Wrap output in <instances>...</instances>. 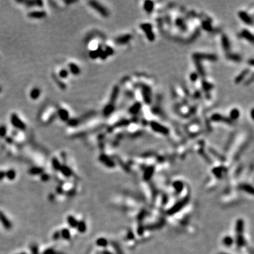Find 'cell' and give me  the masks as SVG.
Instances as JSON below:
<instances>
[{"instance_id":"obj_1","label":"cell","mask_w":254,"mask_h":254,"mask_svg":"<svg viewBox=\"0 0 254 254\" xmlns=\"http://www.w3.org/2000/svg\"><path fill=\"white\" fill-rule=\"evenodd\" d=\"M10 121L13 127H15L16 129L21 130V131H25L26 129V124H25V122L22 121L21 118L19 117V115L16 113H13L11 115Z\"/></svg>"},{"instance_id":"obj_2","label":"cell","mask_w":254,"mask_h":254,"mask_svg":"<svg viewBox=\"0 0 254 254\" xmlns=\"http://www.w3.org/2000/svg\"><path fill=\"white\" fill-rule=\"evenodd\" d=\"M89 4L92 9H95V11H97L100 15L103 16L104 17H107L108 15H109V13H108L107 9H106L103 6L100 4V3H98V1H89Z\"/></svg>"},{"instance_id":"obj_3","label":"cell","mask_w":254,"mask_h":254,"mask_svg":"<svg viewBox=\"0 0 254 254\" xmlns=\"http://www.w3.org/2000/svg\"><path fill=\"white\" fill-rule=\"evenodd\" d=\"M47 13L45 11H33L28 13V16L30 19H42L46 17Z\"/></svg>"},{"instance_id":"obj_4","label":"cell","mask_w":254,"mask_h":254,"mask_svg":"<svg viewBox=\"0 0 254 254\" xmlns=\"http://www.w3.org/2000/svg\"><path fill=\"white\" fill-rule=\"evenodd\" d=\"M194 58L196 60L199 61L200 60H215L216 56L213 54H201V53H196L194 55Z\"/></svg>"},{"instance_id":"obj_5","label":"cell","mask_w":254,"mask_h":254,"mask_svg":"<svg viewBox=\"0 0 254 254\" xmlns=\"http://www.w3.org/2000/svg\"><path fill=\"white\" fill-rule=\"evenodd\" d=\"M0 222H1L4 227L6 229H11L12 227V224L11 223L9 219L6 217V215L4 214V212L0 211Z\"/></svg>"},{"instance_id":"obj_6","label":"cell","mask_w":254,"mask_h":254,"mask_svg":"<svg viewBox=\"0 0 254 254\" xmlns=\"http://www.w3.org/2000/svg\"><path fill=\"white\" fill-rule=\"evenodd\" d=\"M151 127H152V129H153L155 130V131H157V132L161 133H164V134H167V133H168V129H167L166 127H163V126L160 125L158 123H156V122H151Z\"/></svg>"},{"instance_id":"obj_7","label":"cell","mask_w":254,"mask_h":254,"mask_svg":"<svg viewBox=\"0 0 254 254\" xmlns=\"http://www.w3.org/2000/svg\"><path fill=\"white\" fill-rule=\"evenodd\" d=\"M58 116L63 121H67L69 119V113L68 110L64 108H60L58 109Z\"/></svg>"},{"instance_id":"obj_8","label":"cell","mask_w":254,"mask_h":254,"mask_svg":"<svg viewBox=\"0 0 254 254\" xmlns=\"http://www.w3.org/2000/svg\"><path fill=\"white\" fill-rule=\"evenodd\" d=\"M141 27L143 28V31H145V33H146L147 37L149 38L150 40H153V39H154V35H153V33L152 32V28H151V25L149 24H143L141 25Z\"/></svg>"},{"instance_id":"obj_9","label":"cell","mask_w":254,"mask_h":254,"mask_svg":"<svg viewBox=\"0 0 254 254\" xmlns=\"http://www.w3.org/2000/svg\"><path fill=\"white\" fill-rule=\"evenodd\" d=\"M69 69L70 72L74 76H78L80 74V69L77 64L75 63H69Z\"/></svg>"},{"instance_id":"obj_10","label":"cell","mask_w":254,"mask_h":254,"mask_svg":"<svg viewBox=\"0 0 254 254\" xmlns=\"http://www.w3.org/2000/svg\"><path fill=\"white\" fill-rule=\"evenodd\" d=\"M239 16L240 19H241L245 23H247V24H249V25L252 24V19L250 18L249 16L248 15V13L244 12V11H241V12L239 13Z\"/></svg>"},{"instance_id":"obj_11","label":"cell","mask_w":254,"mask_h":254,"mask_svg":"<svg viewBox=\"0 0 254 254\" xmlns=\"http://www.w3.org/2000/svg\"><path fill=\"white\" fill-rule=\"evenodd\" d=\"M41 94V90L38 88H33L30 92V98L32 100H37L40 98Z\"/></svg>"},{"instance_id":"obj_12","label":"cell","mask_w":254,"mask_h":254,"mask_svg":"<svg viewBox=\"0 0 254 254\" xmlns=\"http://www.w3.org/2000/svg\"><path fill=\"white\" fill-rule=\"evenodd\" d=\"M119 92V88H118L117 86H115V87H114V88H113V90H112L111 97H110V103L113 104V105H114V103L115 102V100H117V98Z\"/></svg>"},{"instance_id":"obj_13","label":"cell","mask_w":254,"mask_h":254,"mask_svg":"<svg viewBox=\"0 0 254 254\" xmlns=\"http://www.w3.org/2000/svg\"><path fill=\"white\" fill-rule=\"evenodd\" d=\"M60 171L66 177H70L72 175V171L71 170L69 167L66 166V165H62Z\"/></svg>"},{"instance_id":"obj_14","label":"cell","mask_w":254,"mask_h":254,"mask_svg":"<svg viewBox=\"0 0 254 254\" xmlns=\"http://www.w3.org/2000/svg\"><path fill=\"white\" fill-rule=\"evenodd\" d=\"M114 109H115V106L113 104H108L107 105L105 106V107L103 109V115L105 117H108L109 115H111V113L113 112Z\"/></svg>"},{"instance_id":"obj_15","label":"cell","mask_w":254,"mask_h":254,"mask_svg":"<svg viewBox=\"0 0 254 254\" xmlns=\"http://www.w3.org/2000/svg\"><path fill=\"white\" fill-rule=\"evenodd\" d=\"M212 120H213V121H224V122H227V123H231V121H230L229 119H227V118L224 117L223 116L218 115V114H215V115H212Z\"/></svg>"},{"instance_id":"obj_16","label":"cell","mask_w":254,"mask_h":254,"mask_svg":"<svg viewBox=\"0 0 254 254\" xmlns=\"http://www.w3.org/2000/svg\"><path fill=\"white\" fill-rule=\"evenodd\" d=\"M67 222L70 225L71 227L72 228H76L77 227V224H78V222L77 220H76V218L73 217V216H68L67 217Z\"/></svg>"},{"instance_id":"obj_17","label":"cell","mask_w":254,"mask_h":254,"mask_svg":"<svg viewBox=\"0 0 254 254\" xmlns=\"http://www.w3.org/2000/svg\"><path fill=\"white\" fill-rule=\"evenodd\" d=\"M43 169L41 167H33L29 170V173L32 175H39L42 174Z\"/></svg>"},{"instance_id":"obj_18","label":"cell","mask_w":254,"mask_h":254,"mask_svg":"<svg viewBox=\"0 0 254 254\" xmlns=\"http://www.w3.org/2000/svg\"><path fill=\"white\" fill-rule=\"evenodd\" d=\"M241 36L244 37V38L247 39L248 40L251 41V42H253V35H252L251 33L249 32V31H248L247 30H244L241 32Z\"/></svg>"},{"instance_id":"obj_19","label":"cell","mask_w":254,"mask_h":254,"mask_svg":"<svg viewBox=\"0 0 254 254\" xmlns=\"http://www.w3.org/2000/svg\"><path fill=\"white\" fill-rule=\"evenodd\" d=\"M52 167L54 169V170L56 171H60L61 168V165L60 161L58 160L57 158L56 157H53L52 159Z\"/></svg>"},{"instance_id":"obj_20","label":"cell","mask_w":254,"mask_h":254,"mask_svg":"<svg viewBox=\"0 0 254 254\" xmlns=\"http://www.w3.org/2000/svg\"><path fill=\"white\" fill-rule=\"evenodd\" d=\"M78 230V232L80 233H84L86 231V224L84 221H80L78 222L77 227H76Z\"/></svg>"},{"instance_id":"obj_21","label":"cell","mask_w":254,"mask_h":254,"mask_svg":"<svg viewBox=\"0 0 254 254\" xmlns=\"http://www.w3.org/2000/svg\"><path fill=\"white\" fill-rule=\"evenodd\" d=\"M61 236H62L63 239H66V240H69L71 238V234H70V232L69 230L68 229H63L62 231L60 232Z\"/></svg>"},{"instance_id":"obj_22","label":"cell","mask_w":254,"mask_h":254,"mask_svg":"<svg viewBox=\"0 0 254 254\" xmlns=\"http://www.w3.org/2000/svg\"><path fill=\"white\" fill-rule=\"evenodd\" d=\"M222 47H223V48L225 50H228L229 49V40H228L227 37V36H224L222 37Z\"/></svg>"},{"instance_id":"obj_23","label":"cell","mask_w":254,"mask_h":254,"mask_svg":"<svg viewBox=\"0 0 254 254\" xmlns=\"http://www.w3.org/2000/svg\"><path fill=\"white\" fill-rule=\"evenodd\" d=\"M248 74V70H244V72H242L241 74H240V75H239V76H237V78H236V79H235V82H236V83H240V82H241L242 80H244V78H245V76H247V74Z\"/></svg>"},{"instance_id":"obj_24","label":"cell","mask_w":254,"mask_h":254,"mask_svg":"<svg viewBox=\"0 0 254 254\" xmlns=\"http://www.w3.org/2000/svg\"><path fill=\"white\" fill-rule=\"evenodd\" d=\"M100 160L101 161V162H104L106 165H107V166H112V162L110 161V159H109V157H107V156H105V155H102L100 157Z\"/></svg>"},{"instance_id":"obj_25","label":"cell","mask_w":254,"mask_h":254,"mask_svg":"<svg viewBox=\"0 0 254 254\" xmlns=\"http://www.w3.org/2000/svg\"><path fill=\"white\" fill-rule=\"evenodd\" d=\"M6 177L9 180H13L16 177V172L13 169H9L6 172Z\"/></svg>"},{"instance_id":"obj_26","label":"cell","mask_w":254,"mask_h":254,"mask_svg":"<svg viewBox=\"0 0 254 254\" xmlns=\"http://www.w3.org/2000/svg\"><path fill=\"white\" fill-rule=\"evenodd\" d=\"M59 76L62 79H65V78H66L69 76V72L66 69H61L60 72H59Z\"/></svg>"},{"instance_id":"obj_27","label":"cell","mask_w":254,"mask_h":254,"mask_svg":"<svg viewBox=\"0 0 254 254\" xmlns=\"http://www.w3.org/2000/svg\"><path fill=\"white\" fill-rule=\"evenodd\" d=\"M130 37H130L129 35H125V36H121V37H118V38L117 39V40H116V41H117V42L118 43H119V44H124V43L127 42V41H129Z\"/></svg>"},{"instance_id":"obj_28","label":"cell","mask_w":254,"mask_h":254,"mask_svg":"<svg viewBox=\"0 0 254 254\" xmlns=\"http://www.w3.org/2000/svg\"><path fill=\"white\" fill-rule=\"evenodd\" d=\"M144 8L145 9V11H147V12H150L153 9V3L152 1H145V4H144Z\"/></svg>"},{"instance_id":"obj_29","label":"cell","mask_w":254,"mask_h":254,"mask_svg":"<svg viewBox=\"0 0 254 254\" xmlns=\"http://www.w3.org/2000/svg\"><path fill=\"white\" fill-rule=\"evenodd\" d=\"M7 129L4 125L0 126V138L3 139L7 136Z\"/></svg>"},{"instance_id":"obj_30","label":"cell","mask_w":254,"mask_h":254,"mask_svg":"<svg viewBox=\"0 0 254 254\" xmlns=\"http://www.w3.org/2000/svg\"><path fill=\"white\" fill-rule=\"evenodd\" d=\"M53 78H54V80H55V82L57 83V84L58 85V86L61 88V89H63V90H64V89H66V84H65L62 81V80L58 79L57 78L54 77V76H53Z\"/></svg>"},{"instance_id":"obj_31","label":"cell","mask_w":254,"mask_h":254,"mask_svg":"<svg viewBox=\"0 0 254 254\" xmlns=\"http://www.w3.org/2000/svg\"><path fill=\"white\" fill-rule=\"evenodd\" d=\"M67 123L68 125L70 126V127H75L78 125V124H79V120L78 119H69L67 121Z\"/></svg>"},{"instance_id":"obj_32","label":"cell","mask_w":254,"mask_h":254,"mask_svg":"<svg viewBox=\"0 0 254 254\" xmlns=\"http://www.w3.org/2000/svg\"><path fill=\"white\" fill-rule=\"evenodd\" d=\"M96 244H97L99 246V247H105L107 245V241L105 239H103V238H100V239L97 240V242H96Z\"/></svg>"},{"instance_id":"obj_33","label":"cell","mask_w":254,"mask_h":254,"mask_svg":"<svg viewBox=\"0 0 254 254\" xmlns=\"http://www.w3.org/2000/svg\"><path fill=\"white\" fill-rule=\"evenodd\" d=\"M140 107H141V105H140L139 103L135 104V105L131 108V109H130V112H132V114H136L137 112L139 111Z\"/></svg>"},{"instance_id":"obj_34","label":"cell","mask_w":254,"mask_h":254,"mask_svg":"<svg viewBox=\"0 0 254 254\" xmlns=\"http://www.w3.org/2000/svg\"><path fill=\"white\" fill-rule=\"evenodd\" d=\"M89 56L90 58L93 59V60H95V59L98 58V57H99V52H98V50H93L91 51V52H89Z\"/></svg>"},{"instance_id":"obj_35","label":"cell","mask_w":254,"mask_h":254,"mask_svg":"<svg viewBox=\"0 0 254 254\" xmlns=\"http://www.w3.org/2000/svg\"><path fill=\"white\" fill-rule=\"evenodd\" d=\"M230 115H231V117H232V119H236L237 118H238V117H239V112L237 109H234L231 112V114H230Z\"/></svg>"},{"instance_id":"obj_36","label":"cell","mask_w":254,"mask_h":254,"mask_svg":"<svg viewBox=\"0 0 254 254\" xmlns=\"http://www.w3.org/2000/svg\"><path fill=\"white\" fill-rule=\"evenodd\" d=\"M228 58L232 60L236 61V62H239V61L241 60V57H240V56H239V55L237 54H229L228 55Z\"/></svg>"},{"instance_id":"obj_37","label":"cell","mask_w":254,"mask_h":254,"mask_svg":"<svg viewBox=\"0 0 254 254\" xmlns=\"http://www.w3.org/2000/svg\"><path fill=\"white\" fill-rule=\"evenodd\" d=\"M31 251L32 254H38V247L36 244H33V246H31Z\"/></svg>"},{"instance_id":"obj_38","label":"cell","mask_w":254,"mask_h":254,"mask_svg":"<svg viewBox=\"0 0 254 254\" xmlns=\"http://www.w3.org/2000/svg\"><path fill=\"white\" fill-rule=\"evenodd\" d=\"M55 252L56 251H55L54 249H52V248H50V249L45 250V251L43 252L42 254H54Z\"/></svg>"},{"instance_id":"obj_39","label":"cell","mask_w":254,"mask_h":254,"mask_svg":"<svg viewBox=\"0 0 254 254\" xmlns=\"http://www.w3.org/2000/svg\"><path fill=\"white\" fill-rule=\"evenodd\" d=\"M61 237V234L60 232L59 231L55 232L54 234H53V239L54 240H58L60 239V237Z\"/></svg>"},{"instance_id":"obj_40","label":"cell","mask_w":254,"mask_h":254,"mask_svg":"<svg viewBox=\"0 0 254 254\" xmlns=\"http://www.w3.org/2000/svg\"><path fill=\"white\" fill-rule=\"evenodd\" d=\"M41 179H42V180L43 181V182H47V181H48L49 179H50V177H49L48 174H42V176H41Z\"/></svg>"},{"instance_id":"obj_41","label":"cell","mask_w":254,"mask_h":254,"mask_svg":"<svg viewBox=\"0 0 254 254\" xmlns=\"http://www.w3.org/2000/svg\"><path fill=\"white\" fill-rule=\"evenodd\" d=\"M6 177V172L4 171H0V181L2 180Z\"/></svg>"},{"instance_id":"obj_42","label":"cell","mask_w":254,"mask_h":254,"mask_svg":"<svg viewBox=\"0 0 254 254\" xmlns=\"http://www.w3.org/2000/svg\"><path fill=\"white\" fill-rule=\"evenodd\" d=\"M43 5V2L42 1H35V6H37L39 7H42Z\"/></svg>"},{"instance_id":"obj_43","label":"cell","mask_w":254,"mask_h":254,"mask_svg":"<svg viewBox=\"0 0 254 254\" xmlns=\"http://www.w3.org/2000/svg\"><path fill=\"white\" fill-rule=\"evenodd\" d=\"M196 78H197V75L195 74H193L191 75V80H193V81L196 80Z\"/></svg>"},{"instance_id":"obj_44","label":"cell","mask_w":254,"mask_h":254,"mask_svg":"<svg viewBox=\"0 0 254 254\" xmlns=\"http://www.w3.org/2000/svg\"><path fill=\"white\" fill-rule=\"evenodd\" d=\"M6 139H7V141H8L7 142L8 143H11L13 142V139H11V138H10V137H8V138H6Z\"/></svg>"},{"instance_id":"obj_45","label":"cell","mask_w":254,"mask_h":254,"mask_svg":"<svg viewBox=\"0 0 254 254\" xmlns=\"http://www.w3.org/2000/svg\"><path fill=\"white\" fill-rule=\"evenodd\" d=\"M57 190L58 191H60V192H59V194H62V191H62V189H61L60 188H57Z\"/></svg>"},{"instance_id":"obj_46","label":"cell","mask_w":254,"mask_h":254,"mask_svg":"<svg viewBox=\"0 0 254 254\" xmlns=\"http://www.w3.org/2000/svg\"><path fill=\"white\" fill-rule=\"evenodd\" d=\"M102 254H111V253L108 251H103L102 252Z\"/></svg>"},{"instance_id":"obj_47","label":"cell","mask_w":254,"mask_h":254,"mask_svg":"<svg viewBox=\"0 0 254 254\" xmlns=\"http://www.w3.org/2000/svg\"><path fill=\"white\" fill-rule=\"evenodd\" d=\"M54 254H64V253H60V252H55Z\"/></svg>"},{"instance_id":"obj_48","label":"cell","mask_w":254,"mask_h":254,"mask_svg":"<svg viewBox=\"0 0 254 254\" xmlns=\"http://www.w3.org/2000/svg\"><path fill=\"white\" fill-rule=\"evenodd\" d=\"M1 92V86H0V92Z\"/></svg>"},{"instance_id":"obj_49","label":"cell","mask_w":254,"mask_h":254,"mask_svg":"<svg viewBox=\"0 0 254 254\" xmlns=\"http://www.w3.org/2000/svg\"><path fill=\"white\" fill-rule=\"evenodd\" d=\"M19 254H26V253H19Z\"/></svg>"}]
</instances>
